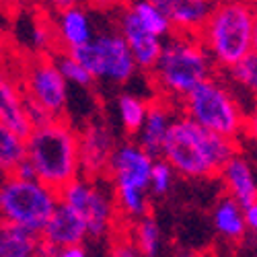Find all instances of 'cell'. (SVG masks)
I'll return each instance as SVG.
<instances>
[{
    "label": "cell",
    "instance_id": "1f68e13d",
    "mask_svg": "<svg viewBox=\"0 0 257 257\" xmlns=\"http://www.w3.org/2000/svg\"><path fill=\"white\" fill-rule=\"evenodd\" d=\"M243 220H245L249 232H255V228H257V202H249L243 206Z\"/></svg>",
    "mask_w": 257,
    "mask_h": 257
},
{
    "label": "cell",
    "instance_id": "277c9868",
    "mask_svg": "<svg viewBox=\"0 0 257 257\" xmlns=\"http://www.w3.org/2000/svg\"><path fill=\"white\" fill-rule=\"evenodd\" d=\"M25 140L27 161L41 183L60 191L80 175L78 134L66 117H54L48 123L31 127Z\"/></svg>",
    "mask_w": 257,
    "mask_h": 257
},
{
    "label": "cell",
    "instance_id": "30bf717a",
    "mask_svg": "<svg viewBox=\"0 0 257 257\" xmlns=\"http://www.w3.org/2000/svg\"><path fill=\"white\" fill-rule=\"evenodd\" d=\"M21 87L27 97L44 105L54 117H66L68 82L58 70L52 54H41L27 64Z\"/></svg>",
    "mask_w": 257,
    "mask_h": 257
},
{
    "label": "cell",
    "instance_id": "ac0fdd59",
    "mask_svg": "<svg viewBox=\"0 0 257 257\" xmlns=\"http://www.w3.org/2000/svg\"><path fill=\"white\" fill-rule=\"evenodd\" d=\"M165 13L173 31L198 33L212 11L210 0H153Z\"/></svg>",
    "mask_w": 257,
    "mask_h": 257
},
{
    "label": "cell",
    "instance_id": "2e32d148",
    "mask_svg": "<svg viewBox=\"0 0 257 257\" xmlns=\"http://www.w3.org/2000/svg\"><path fill=\"white\" fill-rule=\"evenodd\" d=\"M218 179L222 181L224 194L234 198L241 206L249 202H257V183H255V173L253 167L247 157L241 155H232L220 169Z\"/></svg>",
    "mask_w": 257,
    "mask_h": 257
},
{
    "label": "cell",
    "instance_id": "4316f807",
    "mask_svg": "<svg viewBox=\"0 0 257 257\" xmlns=\"http://www.w3.org/2000/svg\"><path fill=\"white\" fill-rule=\"evenodd\" d=\"M175 169L171 167L163 157H155L153 167H151V175H148V194L153 200H163L169 196V191L173 189L175 183Z\"/></svg>",
    "mask_w": 257,
    "mask_h": 257
},
{
    "label": "cell",
    "instance_id": "e575fe53",
    "mask_svg": "<svg viewBox=\"0 0 257 257\" xmlns=\"http://www.w3.org/2000/svg\"><path fill=\"white\" fill-rule=\"evenodd\" d=\"M212 5H220V3H226V0H210Z\"/></svg>",
    "mask_w": 257,
    "mask_h": 257
},
{
    "label": "cell",
    "instance_id": "484cf974",
    "mask_svg": "<svg viewBox=\"0 0 257 257\" xmlns=\"http://www.w3.org/2000/svg\"><path fill=\"white\" fill-rule=\"evenodd\" d=\"M222 74L228 80L230 87H239L253 95L257 89V56H255V52L247 54L239 62H234L232 66L222 70Z\"/></svg>",
    "mask_w": 257,
    "mask_h": 257
},
{
    "label": "cell",
    "instance_id": "44dd1931",
    "mask_svg": "<svg viewBox=\"0 0 257 257\" xmlns=\"http://www.w3.org/2000/svg\"><path fill=\"white\" fill-rule=\"evenodd\" d=\"M127 234H130L138 255L155 257L163 251V230L151 214H144V216L132 220Z\"/></svg>",
    "mask_w": 257,
    "mask_h": 257
},
{
    "label": "cell",
    "instance_id": "d6a6232c",
    "mask_svg": "<svg viewBox=\"0 0 257 257\" xmlns=\"http://www.w3.org/2000/svg\"><path fill=\"white\" fill-rule=\"evenodd\" d=\"M52 13L60 11V9H66L70 5H84V3H91V0H41Z\"/></svg>",
    "mask_w": 257,
    "mask_h": 257
},
{
    "label": "cell",
    "instance_id": "6da1fadb",
    "mask_svg": "<svg viewBox=\"0 0 257 257\" xmlns=\"http://www.w3.org/2000/svg\"><path fill=\"white\" fill-rule=\"evenodd\" d=\"M241 151V142L214 134L177 113L165 136L161 157L185 179H214L222 165Z\"/></svg>",
    "mask_w": 257,
    "mask_h": 257
},
{
    "label": "cell",
    "instance_id": "5b68a950",
    "mask_svg": "<svg viewBox=\"0 0 257 257\" xmlns=\"http://www.w3.org/2000/svg\"><path fill=\"white\" fill-rule=\"evenodd\" d=\"M177 109L181 115L189 117L206 130L239 142L249 127L247 111L243 109L237 93L228 84L224 74L218 70L202 80L194 91H189L179 101Z\"/></svg>",
    "mask_w": 257,
    "mask_h": 257
},
{
    "label": "cell",
    "instance_id": "9c48e42d",
    "mask_svg": "<svg viewBox=\"0 0 257 257\" xmlns=\"http://www.w3.org/2000/svg\"><path fill=\"white\" fill-rule=\"evenodd\" d=\"M91 72L95 82H109L123 87L138 72L132 52L119 31L93 35L87 44L66 50Z\"/></svg>",
    "mask_w": 257,
    "mask_h": 257
},
{
    "label": "cell",
    "instance_id": "7c38bea8",
    "mask_svg": "<svg viewBox=\"0 0 257 257\" xmlns=\"http://www.w3.org/2000/svg\"><path fill=\"white\" fill-rule=\"evenodd\" d=\"M119 35L127 44L132 52V58L136 62V68L142 72H151L157 64V58L163 48V39L155 33H151L146 27L138 23V19L132 15L130 9H125L119 17Z\"/></svg>",
    "mask_w": 257,
    "mask_h": 257
},
{
    "label": "cell",
    "instance_id": "d6986e66",
    "mask_svg": "<svg viewBox=\"0 0 257 257\" xmlns=\"http://www.w3.org/2000/svg\"><path fill=\"white\" fill-rule=\"evenodd\" d=\"M212 226L214 232L218 234V239L224 241L226 245L245 243L249 232L243 220V206L226 194L216 202V206L212 210Z\"/></svg>",
    "mask_w": 257,
    "mask_h": 257
},
{
    "label": "cell",
    "instance_id": "4fadbf2b",
    "mask_svg": "<svg viewBox=\"0 0 257 257\" xmlns=\"http://www.w3.org/2000/svg\"><path fill=\"white\" fill-rule=\"evenodd\" d=\"M177 113H179L177 105L163 99V97L148 101V109H146L144 121L138 127V132L134 134V140L144 148L148 155L161 157V148H163L165 136L169 132L171 123H173V119L177 117Z\"/></svg>",
    "mask_w": 257,
    "mask_h": 257
},
{
    "label": "cell",
    "instance_id": "7a4b0ae2",
    "mask_svg": "<svg viewBox=\"0 0 257 257\" xmlns=\"http://www.w3.org/2000/svg\"><path fill=\"white\" fill-rule=\"evenodd\" d=\"M214 72L216 66L198 33L173 31L163 39L157 64L148 74L153 76L159 97L179 105L189 91H194Z\"/></svg>",
    "mask_w": 257,
    "mask_h": 257
},
{
    "label": "cell",
    "instance_id": "52a82bcc",
    "mask_svg": "<svg viewBox=\"0 0 257 257\" xmlns=\"http://www.w3.org/2000/svg\"><path fill=\"white\" fill-rule=\"evenodd\" d=\"M58 198L80 216L87 228L89 243H101L113 234L119 214L113 204L111 187L105 177L78 175L58 191Z\"/></svg>",
    "mask_w": 257,
    "mask_h": 257
},
{
    "label": "cell",
    "instance_id": "ba28073f",
    "mask_svg": "<svg viewBox=\"0 0 257 257\" xmlns=\"http://www.w3.org/2000/svg\"><path fill=\"white\" fill-rule=\"evenodd\" d=\"M58 200V191L39 179L0 175V218L31 232H41Z\"/></svg>",
    "mask_w": 257,
    "mask_h": 257
},
{
    "label": "cell",
    "instance_id": "f1b7e54d",
    "mask_svg": "<svg viewBox=\"0 0 257 257\" xmlns=\"http://www.w3.org/2000/svg\"><path fill=\"white\" fill-rule=\"evenodd\" d=\"M25 113H27V119H29L31 127H37L41 123H48L50 119H54V115L46 109L44 105H39L37 101H33L27 95H25Z\"/></svg>",
    "mask_w": 257,
    "mask_h": 257
},
{
    "label": "cell",
    "instance_id": "ffe728a7",
    "mask_svg": "<svg viewBox=\"0 0 257 257\" xmlns=\"http://www.w3.org/2000/svg\"><path fill=\"white\" fill-rule=\"evenodd\" d=\"M39 234L0 218V257H35Z\"/></svg>",
    "mask_w": 257,
    "mask_h": 257
},
{
    "label": "cell",
    "instance_id": "4dcf8cb0",
    "mask_svg": "<svg viewBox=\"0 0 257 257\" xmlns=\"http://www.w3.org/2000/svg\"><path fill=\"white\" fill-rule=\"evenodd\" d=\"M89 255V243H74L68 247H62L58 257H87Z\"/></svg>",
    "mask_w": 257,
    "mask_h": 257
},
{
    "label": "cell",
    "instance_id": "d4e9b609",
    "mask_svg": "<svg viewBox=\"0 0 257 257\" xmlns=\"http://www.w3.org/2000/svg\"><path fill=\"white\" fill-rule=\"evenodd\" d=\"M52 58L56 62L58 70L62 72L64 80L68 82V87L72 84V87L76 89H93L95 87V78L91 76V72L82 66V64L66 50H60V52H52Z\"/></svg>",
    "mask_w": 257,
    "mask_h": 257
},
{
    "label": "cell",
    "instance_id": "603a6c76",
    "mask_svg": "<svg viewBox=\"0 0 257 257\" xmlns=\"http://www.w3.org/2000/svg\"><path fill=\"white\" fill-rule=\"evenodd\" d=\"M115 107H117V119H119L123 134L134 138V134L138 132V127L144 121L148 101L136 93H121V95H117Z\"/></svg>",
    "mask_w": 257,
    "mask_h": 257
},
{
    "label": "cell",
    "instance_id": "e0dca14e",
    "mask_svg": "<svg viewBox=\"0 0 257 257\" xmlns=\"http://www.w3.org/2000/svg\"><path fill=\"white\" fill-rule=\"evenodd\" d=\"M0 123L21 136H27L31 132V123L25 113L23 87L7 72H0Z\"/></svg>",
    "mask_w": 257,
    "mask_h": 257
},
{
    "label": "cell",
    "instance_id": "7402d4cb",
    "mask_svg": "<svg viewBox=\"0 0 257 257\" xmlns=\"http://www.w3.org/2000/svg\"><path fill=\"white\" fill-rule=\"evenodd\" d=\"M27 136L17 134L0 123V175H11L19 163L27 159Z\"/></svg>",
    "mask_w": 257,
    "mask_h": 257
},
{
    "label": "cell",
    "instance_id": "83f0119b",
    "mask_svg": "<svg viewBox=\"0 0 257 257\" xmlns=\"http://www.w3.org/2000/svg\"><path fill=\"white\" fill-rule=\"evenodd\" d=\"M52 39H56L54 33V25L52 23H37L33 27V46L41 52V54H52Z\"/></svg>",
    "mask_w": 257,
    "mask_h": 257
},
{
    "label": "cell",
    "instance_id": "d590c367",
    "mask_svg": "<svg viewBox=\"0 0 257 257\" xmlns=\"http://www.w3.org/2000/svg\"><path fill=\"white\" fill-rule=\"evenodd\" d=\"M0 72H3V68H0Z\"/></svg>",
    "mask_w": 257,
    "mask_h": 257
},
{
    "label": "cell",
    "instance_id": "8fae6325",
    "mask_svg": "<svg viewBox=\"0 0 257 257\" xmlns=\"http://www.w3.org/2000/svg\"><path fill=\"white\" fill-rule=\"evenodd\" d=\"M78 134V163L80 175L103 177L109 157L117 144L113 130L103 119H91L84 123Z\"/></svg>",
    "mask_w": 257,
    "mask_h": 257
},
{
    "label": "cell",
    "instance_id": "9a60e30c",
    "mask_svg": "<svg viewBox=\"0 0 257 257\" xmlns=\"http://www.w3.org/2000/svg\"><path fill=\"white\" fill-rule=\"evenodd\" d=\"M39 237L50 241L58 249L74 245V243H89L87 241V228H84V222L80 220V216L70 206H66L60 200L52 212V216L48 218L46 226L41 228Z\"/></svg>",
    "mask_w": 257,
    "mask_h": 257
},
{
    "label": "cell",
    "instance_id": "836d02e7",
    "mask_svg": "<svg viewBox=\"0 0 257 257\" xmlns=\"http://www.w3.org/2000/svg\"><path fill=\"white\" fill-rule=\"evenodd\" d=\"M3 48H5V35H3V31H0V52H3Z\"/></svg>",
    "mask_w": 257,
    "mask_h": 257
},
{
    "label": "cell",
    "instance_id": "cb8c5ba5",
    "mask_svg": "<svg viewBox=\"0 0 257 257\" xmlns=\"http://www.w3.org/2000/svg\"><path fill=\"white\" fill-rule=\"evenodd\" d=\"M127 9L132 11V15L138 19V23L142 27H146L155 35H159L161 39H165L167 35L173 33V27H171L169 19L165 17V13L153 3V0H132Z\"/></svg>",
    "mask_w": 257,
    "mask_h": 257
},
{
    "label": "cell",
    "instance_id": "8992f818",
    "mask_svg": "<svg viewBox=\"0 0 257 257\" xmlns=\"http://www.w3.org/2000/svg\"><path fill=\"white\" fill-rule=\"evenodd\" d=\"M155 157L148 155L136 140L117 142L105 169V179L111 187V196L119 220L132 222L144 214H151V175Z\"/></svg>",
    "mask_w": 257,
    "mask_h": 257
},
{
    "label": "cell",
    "instance_id": "5bb4252c",
    "mask_svg": "<svg viewBox=\"0 0 257 257\" xmlns=\"http://www.w3.org/2000/svg\"><path fill=\"white\" fill-rule=\"evenodd\" d=\"M54 33H56V41L60 50H72L78 48L82 44L95 35V25L93 19L89 15V11L82 5H70L66 9H60L54 13Z\"/></svg>",
    "mask_w": 257,
    "mask_h": 257
},
{
    "label": "cell",
    "instance_id": "f546056e",
    "mask_svg": "<svg viewBox=\"0 0 257 257\" xmlns=\"http://www.w3.org/2000/svg\"><path fill=\"white\" fill-rule=\"evenodd\" d=\"M113 255H119V257H132V255H138L132 239H130V234H125V237L121 241H115L113 243V249H111Z\"/></svg>",
    "mask_w": 257,
    "mask_h": 257
},
{
    "label": "cell",
    "instance_id": "3957f363",
    "mask_svg": "<svg viewBox=\"0 0 257 257\" xmlns=\"http://www.w3.org/2000/svg\"><path fill=\"white\" fill-rule=\"evenodd\" d=\"M218 72L255 52L257 19L253 0H226L214 5L198 31Z\"/></svg>",
    "mask_w": 257,
    "mask_h": 257
}]
</instances>
